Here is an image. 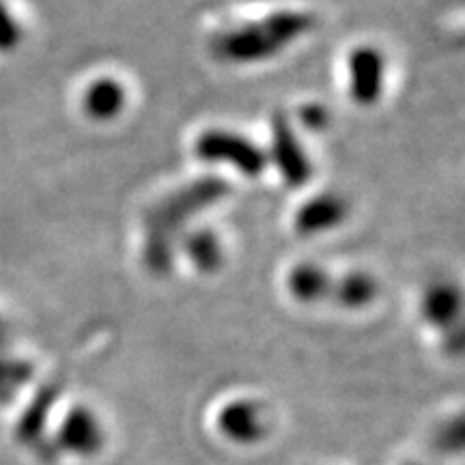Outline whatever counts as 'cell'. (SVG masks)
<instances>
[{"label":"cell","mask_w":465,"mask_h":465,"mask_svg":"<svg viewBox=\"0 0 465 465\" xmlns=\"http://www.w3.org/2000/svg\"><path fill=\"white\" fill-rule=\"evenodd\" d=\"M231 192L220 177H199L162 196L144 218L143 261L155 276H166L177 257V243L203 212L218 205Z\"/></svg>","instance_id":"obj_1"},{"label":"cell","mask_w":465,"mask_h":465,"mask_svg":"<svg viewBox=\"0 0 465 465\" xmlns=\"http://www.w3.org/2000/svg\"><path fill=\"white\" fill-rule=\"evenodd\" d=\"M317 25V17L306 11L282 9L261 20L224 28L212 39L213 58L226 65H257L281 56L289 45L298 44Z\"/></svg>","instance_id":"obj_2"},{"label":"cell","mask_w":465,"mask_h":465,"mask_svg":"<svg viewBox=\"0 0 465 465\" xmlns=\"http://www.w3.org/2000/svg\"><path fill=\"white\" fill-rule=\"evenodd\" d=\"M194 155L203 164L229 166L246 179H259L267 171V151L246 134L229 127H209L194 141Z\"/></svg>","instance_id":"obj_3"},{"label":"cell","mask_w":465,"mask_h":465,"mask_svg":"<svg viewBox=\"0 0 465 465\" xmlns=\"http://www.w3.org/2000/svg\"><path fill=\"white\" fill-rule=\"evenodd\" d=\"M265 151L267 162L276 168L282 183L289 188H304L315 174V164H312L304 143L300 141L293 121L284 113L272 116L270 147Z\"/></svg>","instance_id":"obj_4"},{"label":"cell","mask_w":465,"mask_h":465,"mask_svg":"<svg viewBox=\"0 0 465 465\" xmlns=\"http://www.w3.org/2000/svg\"><path fill=\"white\" fill-rule=\"evenodd\" d=\"M388 61L377 45H356L347 56V95L360 108H373L386 91Z\"/></svg>","instance_id":"obj_5"},{"label":"cell","mask_w":465,"mask_h":465,"mask_svg":"<svg viewBox=\"0 0 465 465\" xmlns=\"http://www.w3.org/2000/svg\"><path fill=\"white\" fill-rule=\"evenodd\" d=\"M349 218V203L339 192H319L302 203L293 216V229L302 237L332 232Z\"/></svg>","instance_id":"obj_6"},{"label":"cell","mask_w":465,"mask_h":465,"mask_svg":"<svg viewBox=\"0 0 465 465\" xmlns=\"http://www.w3.org/2000/svg\"><path fill=\"white\" fill-rule=\"evenodd\" d=\"M80 108L93 124H110L127 108V89L114 75H97L83 89Z\"/></svg>","instance_id":"obj_7"},{"label":"cell","mask_w":465,"mask_h":465,"mask_svg":"<svg viewBox=\"0 0 465 465\" xmlns=\"http://www.w3.org/2000/svg\"><path fill=\"white\" fill-rule=\"evenodd\" d=\"M463 295L461 289L450 281H438L424 289L420 300V317L424 323L440 330L441 334L449 332L455 325H461Z\"/></svg>","instance_id":"obj_8"},{"label":"cell","mask_w":465,"mask_h":465,"mask_svg":"<svg viewBox=\"0 0 465 465\" xmlns=\"http://www.w3.org/2000/svg\"><path fill=\"white\" fill-rule=\"evenodd\" d=\"M177 254H182L199 274H216L226 261L224 243L209 226H190L177 243Z\"/></svg>","instance_id":"obj_9"},{"label":"cell","mask_w":465,"mask_h":465,"mask_svg":"<svg viewBox=\"0 0 465 465\" xmlns=\"http://www.w3.org/2000/svg\"><path fill=\"white\" fill-rule=\"evenodd\" d=\"M334 278L323 265L315 263V261H302L295 263L287 272L284 278V287L291 300H295L302 306L319 304V302L328 300L332 293Z\"/></svg>","instance_id":"obj_10"},{"label":"cell","mask_w":465,"mask_h":465,"mask_svg":"<svg viewBox=\"0 0 465 465\" xmlns=\"http://www.w3.org/2000/svg\"><path fill=\"white\" fill-rule=\"evenodd\" d=\"M336 304L345 311H364L380 298V282L371 272L351 270L336 278L330 293Z\"/></svg>","instance_id":"obj_11"},{"label":"cell","mask_w":465,"mask_h":465,"mask_svg":"<svg viewBox=\"0 0 465 465\" xmlns=\"http://www.w3.org/2000/svg\"><path fill=\"white\" fill-rule=\"evenodd\" d=\"M220 427L235 440H257L265 429L263 411L252 401H232L220 411Z\"/></svg>","instance_id":"obj_12"},{"label":"cell","mask_w":465,"mask_h":465,"mask_svg":"<svg viewBox=\"0 0 465 465\" xmlns=\"http://www.w3.org/2000/svg\"><path fill=\"white\" fill-rule=\"evenodd\" d=\"M61 438L65 440L69 449L75 450H89L100 441V424L93 411L84 410V407H75L69 411V416L63 422Z\"/></svg>","instance_id":"obj_13"},{"label":"cell","mask_w":465,"mask_h":465,"mask_svg":"<svg viewBox=\"0 0 465 465\" xmlns=\"http://www.w3.org/2000/svg\"><path fill=\"white\" fill-rule=\"evenodd\" d=\"M33 373V366L22 360L0 358V399H9L17 388L25 386Z\"/></svg>","instance_id":"obj_14"},{"label":"cell","mask_w":465,"mask_h":465,"mask_svg":"<svg viewBox=\"0 0 465 465\" xmlns=\"http://www.w3.org/2000/svg\"><path fill=\"white\" fill-rule=\"evenodd\" d=\"M22 39V28L17 25L14 14L7 9V5L0 0V50H14Z\"/></svg>","instance_id":"obj_15"},{"label":"cell","mask_w":465,"mask_h":465,"mask_svg":"<svg viewBox=\"0 0 465 465\" xmlns=\"http://www.w3.org/2000/svg\"><path fill=\"white\" fill-rule=\"evenodd\" d=\"M298 124L308 132H322L330 124V110L317 102L304 104L298 110Z\"/></svg>","instance_id":"obj_16"},{"label":"cell","mask_w":465,"mask_h":465,"mask_svg":"<svg viewBox=\"0 0 465 465\" xmlns=\"http://www.w3.org/2000/svg\"><path fill=\"white\" fill-rule=\"evenodd\" d=\"M5 339H7V330H5V325H3V322H0V345H3V342H5Z\"/></svg>","instance_id":"obj_17"}]
</instances>
